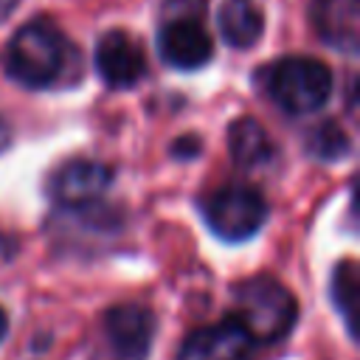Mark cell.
<instances>
[{"label":"cell","instance_id":"3957f363","mask_svg":"<svg viewBox=\"0 0 360 360\" xmlns=\"http://www.w3.org/2000/svg\"><path fill=\"white\" fill-rule=\"evenodd\" d=\"M236 318L253 343H276L287 338L298 321L295 295L273 276H253L233 287Z\"/></svg>","mask_w":360,"mask_h":360},{"label":"cell","instance_id":"8fae6325","mask_svg":"<svg viewBox=\"0 0 360 360\" xmlns=\"http://www.w3.org/2000/svg\"><path fill=\"white\" fill-rule=\"evenodd\" d=\"M219 34L231 48H253L264 31V14L256 0H222L217 11Z\"/></svg>","mask_w":360,"mask_h":360},{"label":"cell","instance_id":"277c9868","mask_svg":"<svg viewBox=\"0 0 360 360\" xmlns=\"http://www.w3.org/2000/svg\"><path fill=\"white\" fill-rule=\"evenodd\" d=\"M205 0H166L158 28V56L177 70H197L211 62L214 39L202 25Z\"/></svg>","mask_w":360,"mask_h":360},{"label":"cell","instance_id":"5bb4252c","mask_svg":"<svg viewBox=\"0 0 360 360\" xmlns=\"http://www.w3.org/2000/svg\"><path fill=\"white\" fill-rule=\"evenodd\" d=\"M332 304L340 312L349 335L357 338V326H354V309H357V264L352 259H343L332 270Z\"/></svg>","mask_w":360,"mask_h":360},{"label":"cell","instance_id":"4fadbf2b","mask_svg":"<svg viewBox=\"0 0 360 360\" xmlns=\"http://www.w3.org/2000/svg\"><path fill=\"white\" fill-rule=\"evenodd\" d=\"M307 152H309L312 158L323 160V163H335V160L349 158V152H352V138L346 135V129H343L338 121L326 118V121H321L315 129H309V135H307Z\"/></svg>","mask_w":360,"mask_h":360},{"label":"cell","instance_id":"2e32d148","mask_svg":"<svg viewBox=\"0 0 360 360\" xmlns=\"http://www.w3.org/2000/svg\"><path fill=\"white\" fill-rule=\"evenodd\" d=\"M11 146V127H8V121L0 115V152H6Z\"/></svg>","mask_w":360,"mask_h":360},{"label":"cell","instance_id":"5b68a950","mask_svg":"<svg viewBox=\"0 0 360 360\" xmlns=\"http://www.w3.org/2000/svg\"><path fill=\"white\" fill-rule=\"evenodd\" d=\"M202 219L225 242H245L250 239L267 219V202L262 191L245 183H228L205 197Z\"/></svg>","mask_w":360,"mask_h":360},{"label":"cell","instance_id":"e0dca14e","mask_svg":"<svg viewBox=\"0 0 360 360\" xmlns=\"http://www.w3.org/2000/svg\"><path fill=\"white\" fill-rule=\"evenodd\" d=\"M17 3H20V0H0V20H6V17L17 8Z\"/></svg>","mask_w":360,"mask_h":360},{"label":"cell","instance_id":"8992f818","mask_svg":"<svg viewBox=\"0 0 360 360\" xmlns=\"http://www.w3.org/2000/svg\"><path fill=\"white\" fill-rule=\"evenodd\" d=\"M110 183H112V169L107 163H98L90 158H70L48 174L45 194L56 208L79 211V208L96 205Z\"/></svg>","mask_w":360,"mask_h":360},{"label":"cell","instance_id":"ac0fdd59","mask_svg":"<svg viewBox=\"0 0 360 360\" xmlns=\"http://www.w3.org/2000/svg\"><path fill=\"white\" fill-rule=\"evenodd\" d=\"M8 335V315H6V309L0 307V340Z\"/></svg>","mask_w":360,"mask_h":360},{"label":"cell","instance_id":"7c38bea8","mask_svg":"<svg viewBox=\"0 0 360 360\" xmlns=\"http://www.w3.org/2000/svg\"><path fill=\"white\" fill-rule=\"evenodd\" d=\"M228 152H231V160L236 166L259 169L273 158L276 146H273L270 135L264 132V127L256 118L242 115L228 127Z\"/></svg>","mask_w":360,"mask_h":360},{"label":"cell","instance_id":"9c48e42d","mask_svg":"<svg viewBox=\"0 0 360 360\" xmlns=\"http://www.w3.org/2000/svg\"><path fill=\"white\" fill-rule=\"evenodd\" d=\"M104 338L121 360H143L155 338V315L141 304H118L104 312Z\"/></svg>","mask_w":360,"mask_h":360},{"label":"cell","instance_id":"9a60e30c","mask_svg":"<svg viewBox=\"0 0 360 360\" xmlns=\"http://www.w3.org/2000/svg\"><path fill=\"white\" fill-rule=\"evenodd\" d=\"M197 152H200V141L194 135H188L183 141H174V149H172L174 158H194Z\"/></svg>","mask_w":360,"mask_h":360},{"label":"cell","instance_id":"ba28073f","mask_svg":"<svg viewBox=\"0 0 360 360\" xmlns=\"http://www.w3.org/2000/svg\"><path fill=\"white\" fill-rule=\"evenodd\" d=\"M250 349H253L250 335L231 312L211 326L194 329L183 340L177 360H248Z\"/></svg>","mask_w":360,"mask_h":360},{"label":"cell","instance_id":"30bf717a","mask_svg":"<svg viewBox=\"0 0 360 360\" xmlns=\"http://www.w3.org/2000/svg\"><path fill=\"white\" fill-rule=\"evenodd\" d=\"M309 17L329 48L349 56L360 51V0H315Z\"/></svg>","mask_w":360,"mask_h":360},{"label":"cell","instance_id":"7a4b0ae2","mask_svg":"<svg viewBox=\"0 0 360 360\" xmlns=\"http://www.w3.org/2000/svg\"><path fill=\"white\" fill-rule=\"evenodd\" d=\"M264 96L287 115H309L332 96V70L312 56H281L259 70Z\"/></svg>","mask_w":360,"mask_h":360},{"label":"cell","instance_id":"52a82bcc","mask_svg":"<svg viewBox=\"0 0 360 360\" xmlns=\"http://www.w3.org/2000/svg\"><path fill=\"white\" fill-rule=\"evenodd\" d=\"M93 59H96V70H98L101 82L112 90L135 87L146 73V56H143L141 45L121 28L104 31L98 37Z\"/></svg>","mask_w":360,"mask_h":360},{"label":"cell","instance_id":"6da1fadb","mask_svg":"<svg viewBox=\"0 0 360 360\" xmlns=\"http://www.w3.org/2000/svg\"><path fill=\"white\" fill-rule=\"evenodd\" d=\"M79 51L51 20H31L14 31L6 45L3 68L8 79L28 90H45L59 84L65 76H76Z\"/></svg>","mask_w":360,"mask_h":360}]
</instances>
